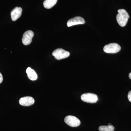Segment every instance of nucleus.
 I'll return each instance as SVG.
<instances>
[{
    "label": "nucleus",
    "mask_w": 131,
    "mask_h": 131,
    "mask_svg": "<svg viewBox=\"0 0 131 131\" xmlns=\"http://www.w3.org/2000/svg\"><path fill=\"white\" fill-rule=\"evenodd\" d=\"M85 20L83 18L80 16H77L70 19L67 22V25L68 27L76 25L85 24Z\"/></svg>",
    "instance_id": "0eeeda50"
},
{
    "label": "nucleus",
    "mask_w": 131,
    "mask_h": 131,
    "mask_svg": "<svg viewBox=\"0 0 131 131\" xmlns=\"http://www.w3.org/2000/svg\"><path fill=\"white\" fill-rule=\"evenodd\" d=\"M52 55L56 59L59 60L68 57L70 53L63 49L59 48L55 50L52 52Z\"/></svg>",
    "instance_id": "7ed1b4c3"
},
{
    "label": "nucleus",
    "mask_w": 131,
    "mask_h": 131,
    "mask_svg": "<svg viewBox=\"0 0 131 131\" xmlns=\"http://www.w3.org/2000/svg\"><path fill=\"white\" fill-rule=\"evenodd\" d=\"M129 78H130V79H131V73H129Z\"/></svg>",
    "instance_id": "2eb2a0df"
},
{
    "label": "nucleus",
    "mask_w": 131,
    "mask_h": 131,
    "mask_svg": "<svg viewBox=\"0 0 131 131\" xmlns=\"http://www.w3.org/2000/svg\"><path fill=\"white\" fill-rule=\"evenodd\" d=\"M121 47L119 45L116 43H111L106 45L103 48L105 52L110 54H115L119 52Z\"/></svg>",
    "instance_id": "f03ea898"
},
{
    "label": "nucleus",
    "mask_w": 131,
    "mask_h": 131,
    "mask_svg": "<svg viewBox=\"0 0 131 131\" xmlns=\"http://www.w3.org/2000/svg\"><path fill=\"white\" fill-rule=\"evenodd\" d=\"M22 9L21 7L15 8L12 10L11 13V18L13 21H16L21 16L22 14Z\"/></svg>",
    "instance_id": "1a4fd4ad"
},
{
    "label": "nucleus",
    "mask_w": 131,
    "mask_h": 131,
    "mask_svg": "<svg viewBox=\"0 0 131 131\" xmlns=\"http://www.w3.org/2000/svg\"><path fill=\"white\" fill-rule=\"evenodd\" d=\"M118 14L116 16L117 21L121 27L126 25L128 21L129 16L128 13L124 9H119L118 10Z\"/></svg>",
    "instance_id": "f257e3e1"
},
{
    "label": "nucleus",
    "mask_w": 131,
    "mask_h": 131,
    "mask_svg": "<svg viewBox=\"0 0 131 131\" xmlns=\"http://www.w3.org/2000/svg\"><path fill=\"white\" fill-rule=\"evenodd\" d=\"M3 81V77L1 73H0V84Z\"/></svg>",
    "instance_id": "4468645a"
},
{
    "label": "nucleus",
    "mask_w": 131,
    "mask_h": 131,
    "mask_svg": "<svg viewBox=\"0 0 131 131\" xmlns=\"http://www.w3.org/2000/svg\"><path fill=\"white\" fill-rule=\"evenodd\" d=\"M81 99L83 101L87 103H93L97 102L98 96L95 94L88 93L82 95Z\"/></svg>",
    "instance_id": "39448f33"
},
{
    "label": "nucleus",
    "mask_w": 131,
    "mask_h": 131,
    "mask_svg": "<svg viewBox=\"0 0 131 131\" xmlns=\"http://www.w3.org/2000/svg\"><path fill=\"white\" fill-rule=\"evenodd\" d=\"M108 125H112V124H108Z\"/></svg>",
    "instance_id": "dca6fc26"
},
{
    "label": "nucleus",
    "mask_w": 131,
    "mask_h": 131,
    "mask_svg": "<svg viewBox=\"0 0 131 131\" xmlns=\"http://www.w3.org/2000/svg\"><path fill=\"white\" fill-rule=\"evenodd\" d=\"M57 1L58 0H45L43 4L45 8L50 9L56 5Z\"/></svg>",
    "instance_id": "9b49d317"
},
{
    "label": "nucleus",
    "mask_w": 131,
    "mask_h": 131,
    "mask_svg": "<svg viewBox=\"0 0 131 131\" xmlns=\"http://www.w3.org/2000/svg\"><path fill=\"white\" fill-rule=\"evenodd\" d=\"M128 100L130 102H131V91H129L128 94Z\"/></svg>",
    "instance_id": "ddd939ff"
},
{
    "label": "nucleus",
    "mask_w": 131,
    "mask_h": 131,
    "mask_svg": "<svg viewBox=\"0 0 131 131\" xmlns=\"http://www.w3.org/2000/svg\"><path fill=\"white\" fill-rule=\"evenodd\" d=\"M64 121L67 125L72 127H76L79 126L81 124L80 119L73 115L66 116L64 118Z\"/></svg>",
    "instance_id": "20e7f679"
},
{
    "label": "nucleus",
    "mask_w": 131,
    "mask_h": 131,
    "mask_svg": "<svg viewBox=\"0 0 131 131\" xmlns=\"http://www.w3.org/2000/svg\"><path fill=\"white\" fill-rule=\"evenodd\" d=\"M35 103V100L32 97L27 96L22 97L19 101V103L21 106H28L33 105Z\"/></svg>",
    "instance_id": "6e6552de"
},
{
    "label": "nucleus",
    "mask_w": 131,
    "mask_h": 131,
    "mask_svg": "<svg viewBox=\"0 0 131 131\" xmlns=\"http://www.w3.org/2000/svg\"><path fill=\"white\" fill-rule=\"evenodd\" d=\"M114 127L112 125L108 126H101L99 127V131H114Z\"/></svg>",
    "instance_id": "f8f14e48"
},
{
    "label": "nucleus",
    "mask_w": 131,
    "mask_h": 131,
    "mask_svg": "<svg viewBox=\"0 0 131 131\" xmlns=\"http://www.w3.org/2000/svg\"><path fill=\"white\" fill-rule=\"evenodd\" d=\"M26 72L27 74V76L30 80L32 81H35L37 79L38 75L35 71L31 68L28 67L27 68Z\"/></svg>",
    "instance_id": "9d476101"
},
{
    "label": "nucleus",
    "mask_w": 131,
    "mask_h": 131,
    "mask_svg": "<svg viewBox=\"0 0 131 131\" xmlns=\"http://www.w3.org/2000/svg\"><path fill=\"white\" fill-rule=\"evenodd\" d=\"M34 33L32 31L28 30L24 33L22 39V42L25 45H28L31 43L32 40Z\"/></svg>",
    "instance_id": "423d86ee"
}]
</instances>
